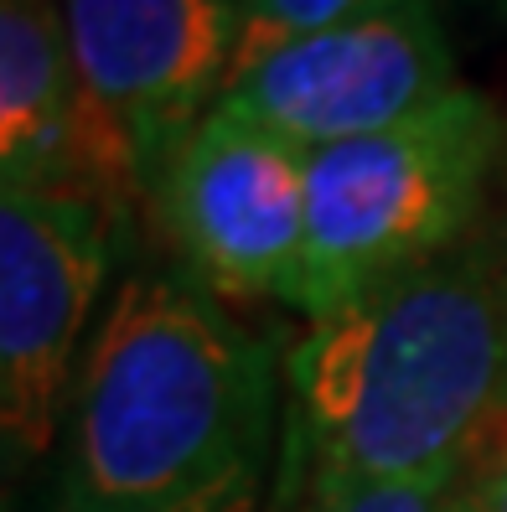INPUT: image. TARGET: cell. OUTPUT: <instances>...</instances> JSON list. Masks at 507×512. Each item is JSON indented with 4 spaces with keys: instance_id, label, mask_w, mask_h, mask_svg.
I'll return each instance as SVG.
<instances>
[{
    "instance_id": "1",
    "label": "cell",
    "mask_w": 507,
    "mask_h": 512,
    "mask_svg": "<svg viewBox=\"0 0 507 512\" xmlns=\"http://www.w3.org/2000/svg\"><path fill=\"white\" fill-rule=\"evenodd\" d=\"M507 430V228L404 269L285 347L280 507L466 471Z\"/></svg>"
},
{
    "instance_id": "2",
    "label": "cell",
    "mask_w": 507,
    "mask_h": 512,
    "mask_svg": "<svg viewBox=\"0 0 507 512\" xmlns=\"http://www.w3.org/2000/svg\"><path fill=\"white\" fill-rule=\"evenodd\" d=\"M280 414L285 347L187 269H135L78 363L52 512H176L270 456Z\"/></svg>"
},
{
    "instance_id": "3",
    "label": "cell",
    "mask_w": 507,
    "mask_h": 512,
    "mask_svg": "<svg viewBox=\"0 0 507 512\" xmlns=\"http://www.w3.org/2000/svg\"><path fill=\"white\" fill-rule=\"evenodd\" d=\"M502 150V109L466 83L389 130L311 150L295 311L306 321L332 316L471 238Z\"/></svg>"
},
{
    "instance_id": "4",
    "label": "cell",
    "mask_w": 507,
    "mask_h": 512,
    "mask_svg": "<svg viewBox=\"0 0 507 512\" xmlns=\"http://www.w3.org/2000/svg\"><path fill=\"white\" fill-rule=\"evenodd\" d=\"M114 213L78 187H0V440L11 466L42 461L63 440L99 326Z\"/></svg>"
},
{
    "instance_id": "5",
    "label": "cell",
    "mask_w": 507,
    "mask_h": 512,
    "mask_svg": "<svg viewBox=\"0 0 507 512\" xmlns=\"http://www.w3.org/2000/svg\"><path fill=\"white\" fill-rule=\"evenodd\" d=\"M63 21L119 187L156 197L233 78L238 0H63Z\"/></svg>"
},
{
    "instance_id": "6",
    "label": "cell",
    "mask_w": 507,
    "mask_h": 512,
    "mask_svg": "<svg viewBox=\"0 0 507 512\" xmlns=\"http://www.w3.org/2000/svg\"><path fill=\"white\" fill-rule=\"evenodd\" d=\"M456 88V57L435 0H378L337 26L244 63L228 78L218 109L311 156L389 130Z\"/></svg>"
},
{
    "instance_id": "7",
    "label": "cell",
    "mask_w": 507,
    "mask_h": 512,
    "mask_svg": "<svg viewBox=\"0 0 507 512\" xmlns=\"http://www.w3.org/2000/svg\"><path fill=\"white\" fill-rule=\"evenodd\" d=\"M176 264L223 300L295 311L306 269V150L213 109L156 187Z\"/></svg>"
},
{
    "instance_id": "8",
    "label": "cell",
    "mask_w": 507,
    "mask_h": 512,
    "mask_svg": "<svg viewBox=\"0 0 507 512\" xmlns=\"http://www.w3.org/2000/svg\"><path fill=\"white\" fill-rule=\"evenodd\" d=\"M0 187L130 197L88 114L63 0H0Z\"/></svg>"
},
{
    "instance_id": "9",
    "label": "cell",
    "mask_w": 507,
    "mask_h": 512,
    "mask_svg": "<svg viewBox=\"0 0 507 512\" xmlns=\"http://www.w3.org/2000/svg\"><path fill=\"white\" fill-rule=\"evenodd\" d=\"M378 0H238V63L233 73L254 57L275 52L295 37H311L321 26H337Z\"/></svg>"
},
{
    "instance_id": "10",
    "label": "cell",
    "mask_w": 507,
    "mask_h": 512,
    "mask_svg": "<svg viewBox=\"0 0 507 512\" xmlns=\"http://www.w3.org/2000/svg\"><path fill=\"white\" fill-rule=\"evenodd\" d=\"M337 512H476V461L456 476L414 481V487H383L342 502Z\"/></svg>"
},
{
    "instance_id": "11",
    "label": "cell",
    "mask_w": 507,
    "mask_h": 512,
    "mask_svg": "<svg viewBox=\"0 0 507 512\" xmlns=\"http://www.w3.org/2000/svg\"><path fill=\"white\" fill-rule=\"evenodd\" d=\"M275 476H280V445L270 456H254L249 466H238L233 476H223L218 487H207L202 497L182 502L176 512H285Z\"/></svg>"
},
{
    "instance_id": "12",
    "label": "cell",
    "mask_w": 507,
    "mask_h": 512,
    "mask_svg": "<svg viewBox=\"0 0 507 512\" xmlns=\"http://www.w3.org/2000/svg\"><path fill=\"white\" fill-rule=\"evenodd\" d=\"M476 512H507V430L476 456Z\"/></svg>"
},
{
    "instance_id": "13",
    "label": "cell",
    "mask_w": 507,
    "mask_h": 512,
    "mask_svg": "<svg viewBox=\"0 0 507 512\" xmlns=\"http://www.w3.org/2000/svg\"><path fill=\"white\" fill-rule=\"evenodd\" d=\"M497 6H502V11H507V0H497Z\"/></svg>"
}]
</instances>
